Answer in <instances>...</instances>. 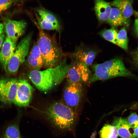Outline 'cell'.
<instances>
[{"mask_svg": "<svg viewBox=\"0 0 138 138\" xmlns=\"http://www.w3.org/2000/svg\"><path fill=\"white\" fill-rule=\"evenodd\" d=\"M71 65L66 77L68 83L83 84L88 82L91 75L88 66L81 62L75 61Z\"/></svg>", "mask_w": 138, "mask_h": 138, "instance_id": "obj_7", "label": "cell"}, {"mask_svg": "<svg viewBox=\"0 0 138 138\" xmlns=\"http://www.w3.org/2000/svg\"><path fill=\"white\" fill-rule=\"evenodd\" d=\"M29 53L27 60L29 67L31 71L40 70L43 66V61L36 43L34 44Z\"/></svg>", "mask_w": 138, "mask_h": 138, "instance_id": "obj_15", "label": "cell"}, {"mask_svg": "<svg viewBox=\"0 0 138 138\" xmlns=\"http://www.w3.org/2000/svg\"><path fill=\"white\" fill-rule=\"evenodd\" d=\"M17 80L15 78L0 80V101L5 104L13 103L17 89Z\"/></svg>", "mask_w": 138, "mask_h": 138, "instance_id": "obj_10", "label": "cell"}, {"mask_svg": "<svg viewBox=\"0 0 138 138\" xmlns=\"http://www.w3.org/2000/svg\"><path fill=\"white\" fill-rule=\"evenodd\" d=\"M111 5L109 3L102 0L95 1L94 9L100 21L103 22L107 21L112 8Z\"/></svg>", "mask_w": 138, "mask_h": 138, "instance_id": "obj_17", "label": "cell"}, {"mask_svg": "<svg viewBox=\"0 0 138 138\" xmlns=\"http://www.w3.org/2000/svg\"><path fill=\"white\" fill-rule=\"evenodd\" d=\"M94 73L88 81L91 83L99 80H105L118 76L130 77L133 75L125 67L121 59L116 58L92 66Z\"/></svg>", "mask_w": 138, "mask_h": 138, "instance_id": "obj_4", "label": "cell"}, {"mask_svg": "<svg viewBox=\"0 0 138 138\" xmlns=\"http://www.w3.org/2000/svg\"><path fill=\"white\" fill-rule=\"evenodd\" d=\"M15 1L14 0H0V14L8 9Z\"/></svg>", "mask_w": 138, "mask_h": 138, "instance_id": "obj_24", "label": "cell"}, {"mask_svg": "<svg viewBox=\"0 0 138 138\" xmlns=\"http://www.w3.org/2000/svg\"><path fill=\"white\" fill-rule=\"evenodd\" d=\"M112 124L116 128L118 135L122 138H136L133 128L130 126L126 119L116 118L114 119Z\"/></svg>", "mask_w": 138, "mask_h": 138, "instance_id": "obj_14", "label": "cell"}, {"mask_svg": "<svg viewBox=\"0 0 138 138\" xmlns=\"http://www.w3.org/2000/svg\"><path fill=\"white\" fill-rule=\"evenodd\" d=\"M3 21L6 36L12 40L17 42L25 31L26 22L23 20H16L7 18H4Z\"/></svg>", "mask_w": 138, "mask_h": 138, "instance_id": "obj_11", "label": "cell"}, {"mask_svg": "<svg viewBox=\"0 0 138 138\" xmlns=\"http://www.w3.org/2000/svg\"><path fill=\"white\" fill-rule=\"evenodd\" d=\"M71 66L65 58L55 67L43 71H31L28 73V76L39 90L46 92L61 83L66 77Z\"/></svg>", "mask_w": 138, "mask_h": 138, "instance_id": "obj_1", "label": "cell"}, {"mask_svg": "<svg viewBox=\"0 0 138 138\" xmlns=\"http://www.w3.org/2000/svg\"><path fill=\"white\" fill-rule=\"evenodd\" d=\"M84 92L82 84L72 83H68L64 92V103L77 114Z\"/></svg>", "mask_w": 138, "mask_h": 138, "instance_id": "obj_6", "label": "cell"}, {"mask_svg": "<svg viewBox=\"0 0 138 138\" xmlns=\"http://www.w3.org/2000/svg\"><path fill=\"white\" fill-rule=\"evenodd\" d=\"M133 130L135 135L138 138V126L134 128Z\"/></svg>", "mask_w": 138, "mask_h": 138, "instance_id": "obj_28", "label": "cell"}, {"mask_svg": "<svg viewBox=\"0 0 138 138\" xmlns=\"http://www.w3.org/2000/svg\"><path fill=\"white\" fill-rule=\"evenodd\" d=\"M5 32L3 24L0 22V49L1 48L4 40Z\"/></svg>", "mask_w": 138, "mask_h": 138, "instance_id": "obj_25", "label": "cell"}, {"mask_svg": "<svg viewBox=\"0 0 138 138\" xmlns=\"http://www.w3.org/2000/svg\"><path fill=\"white\" fill-rule=\"evenodd\" d=\"M36 24L39 31L36 43L43 58V65L47 68L55 67L62 62V50L53 39Z\"/></svg>", "mask_w": 138, "mask_h": 138, "instance_id": "obj_3", "label": "cell"}, {"mask_svg": "<svg viewBox=\"0 0 138 138\" xmlns=\"http://www.w3.org/2000/svg\"><path fill=\"white\" fill-rule=\"evenodd\" d=\"M100 138H117L118 136L116 127L109 124L105 125L100 130Z\"/></svg>", "mask_w": 138, "mask_h": 138, "instance_id": "obj_20", "label": "cell"}, {"mask_svg": "<svg viewBox=\"0 0 138 138\" xmlns=\"http://www.w3.org/2000/svg\"><path fill=\"white\" fill-rule=\"evenodd\" d=\"M118 32L115 28L104 29L99 32V35L106 40L116 44Z\"/></svg>", "mask_w": 138, "mask_h": 138, "instance_id": "obj_22", "label": "cell"}, {"mask_svg": "<svg viewBox=\"0 0 138 138\" xmlns=\"http://www.w3.org/2000/svg\"><path fill=\"white\" fill-rule=\"evenodd\" d=\"M134 29L136 35L138 37V16L135 20Z\"/></svg>", "mask_w": 138, "mask_h": 138, "instance_id": "obj_27", "label": "cell"}, {"mask_svg": "<svg viewBox=\"0 0 138 138\" xmlns=\"http://www.w3.org/2000/svg\"><path fill=\"white\" fill-rule=\"evenodd\" d=\"M17 46L16 41L6 36L0 51V64L5 70L7 69L8 63L13 55Z\"/></svg>", "mask_w": 138, "mask_h": 138, "instance_id": "obj_12", "label": "cell"}, {"mask_svg": "<svg viewBox=\"0 0 138 138\" xmlns=\"http://www.w3.org/2000/svg\"><path fill=\"white\" fill-rule=\"evenodd\" d=\"M97 53L94 49L82 44L76 48L73 55L76 61L88 66L91 65Z\"/></svg>", "mask_w": 138, "mask_h": 138, "instance_id": "obj_13", "label": "cell"}, {"mask_svg": "<svg viewBox=\"0 0 138 138\" xmlns=\"http://www.w3.org/2000/svg\"><path fill=\"white\" fill-rule=\"evenodd\" d=\"M33 91V88L27 80H17V90L13 103L20 107L27 106L31 100Z\"/></svg>", "mask_w": 138, "mask_h": 138, "instance_id": "obj_9", "label": "cell"}, {"mask_svg": "<svg viewBox=\"0 0 138 138\" xmlns=\"http://www.w3.org/2000/svg\"><path fill=\"white\" fill-rule=\"evenodd\" d=\"M128 39L126 30L124 27L121 28L118 32L116 45L124 50L128 49Z\"/></svg>", "mask_w": 138, "mask_h": 138, "instance_id": "obj_21", "label": "cell"}, {"mask_svg": "<svg viewBox=\"0 0 138 138\" xmlns=\"http://www.w3.org/2000/svg\"><path fill=\"white\" fill-rule=\"evenodd\" d=\"M43 116L53 126L62 131H70L76 122L77 114L61 101L54 102L43 111Z\"/></svg>", "mask_w": 138, "mask_h": 138, "instance_id": "obj_2", "label": "cell"}, {"mask_svg": "<svg viewBox=\"0 0 138 138\" xmlns=\"http://www.w3.org/2000/svg\"><path fill=\"white\" fill-rule=\"evenodd\" d=\"M126 120L131 128H134L138 126V116L135 113H131Z\"/></svg>", "mask_w": 138, "mask_h": 138, "instance_id": "obj_23", "label": "cell"}, {"mask_svg": "<svg viewBox=\"0 0 138 138\" xmlns=\"http://www.w3.org/2000/svg\"><path fill=\"white\" fill-rule=\"evenodd\" d=\"M32 35V32L28 33L17 46L15 52L7 65V70L9 73H16L19 66L25 61L29 53Z\"/></svg>", "mask_w": 138, "mask_h": 138, "instance_id": "obj_5", "label": "cell"}, {"mask_svg": "<svg viewBox=\"0 0 138 138\" xmlns=\"http://www.w3.org/2000/svg\"><path fill=\"white\" fill-rule=\"evenodd\" d=\"M19 115L17 120L9 124L5 130L1 138H22L19 127Z\"/></svg>", "mask_w": 138, "mask_h": 138, "instance_id": "obj_18", "label": "cell"}, {"mask_svg": "<svg viewBox=\"0 0 138 138\" xmlns=\"http://www.w3.org/2000/svg\"><path fill=\"white\" fill-rule=\"evenodd\" d=\"M133 58L135 64L138 67V45L136 49L133 53Z\"/></svg>", "mask_w": 138, "mask_h": 138, "instance_id": "obj_26", "label": "cell"}, {"mask_svg": "<svg viewBox=\"0 0 138 138\" xmlns=\"http://www.w3.org/2000/svg\"><path fill=\"white\" fill-rule=\"evenodd\" d=\"M107 22L114 28L124 24L123 17L119 9L115 7L112 8Z\"/></svg>", "mask_w": 138, "mask_h": 138, "instance_id": "obj_19", "label": "cell"}, {"mask_svg": "<svg viewBox=\"0 0 138 138\" xmlns=\"http://www.w3.org/2000/svg\"><path fill=\"white\" fill-rule=\"evenodd\" d=\"M132 3L131 0H116L111 4L120 10L123 18L124 24L126 26L129 25L130 18L133 13Z\"/></svg>", "mask_w": 138, "mask_h": 138, "instance_id": "obj_16", "label": "cell"}, {"mask_svg": "<svg viewBox=\"0 0 138 138\" xmlns=\"http://www.w3.org/2000/svg\"><path fill=\"white\" fill-rule=\"evenodd\" d=\"M37 22L36 23L42 30H54L60 32L61 26L59 21L53 14L43 7L36 9Z\"/></svg>", "mask_w": 138, "mask_h": 138, "instance_id": "obj_8", "label": "cell"}]
</instances>
